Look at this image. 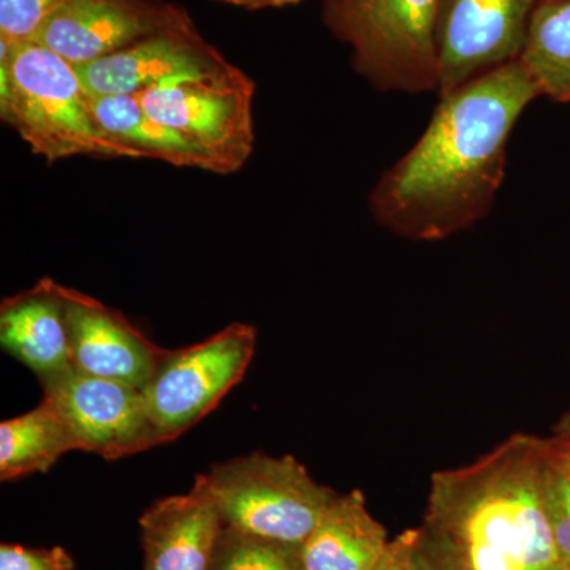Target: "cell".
<instances>
[{"label": "cell", "mask_w": 570, "mask_h": 570, "mask_svg": "<svg viewBox=\"0 0 570 570\" xmlns=\"http://www.w3.org/2000/svg\"><path fill=\"white\" fill-rule=\"evenodd\" d=\"M538 97L520 59L441 96L425 132L371 190L374 219L415 242L478 224L504 181L510 134Z\"/></svg>", "instance_id": "obj_1"}, {"label": "cell", "mask_w": 570, "mask_h": 570, "mask_svg": "<svg viewBox=\"0 0 570 570\" xmlns=\"http://www.w3.org/2000/svg\"><path fill=\"white\" fill-rule=\"evenodd\" d=\"M542 438L515 433L468 466L431 479L428 532L471 570L560 564L540 487Z\"/></svg>", "instance_id": "obj_2"}, {"label": "cell", "mask_w": 570, "mask_h": 570, "mask_svg": "<svg viewBox=\"0 0 570 570\" xmlns=\"http://www.w3.org/2000/svg\"><path fill=\"white\" fill-rule=\"evenodd\" d=\"M0 116L48 164L137 159L100 129L77 66L33 40H0Z\"/></svg>", "instance_id": "obj_3"}, {"label": "cell", "mask_w": 570, "mask_h": 570, "mask_svg": "<svg viewBox=\"0 0 570 570\" xmlns=\"http://www.w3.org/2000/svg\"><path fill=\"white\" fill-rule=\"evenodd\" d=\"M444 0H324V18L352 50L355 70L381 91H438Z\"/></svg>", "instance_id": "obj_4"}, {"label": "cell", "mask_w": 570, "mask_h": 570, "mask_svg": "<svg viewBox=\"0 0 570 570\" xmlns=\"http://www.w3.org/2000/svg\"><path fill=\"white\" fill-rule=\"evenodd\" d=\"M204 475L225 527L294 546L305 543L337 498L292 455L254 453Z\"/></svg>", "instance_id": "obj_5"}, {"label": "cell", "mask_w": 570, "mask_h": 570, "mask_svg": "<svg viewBox=\"0 0 570 570\" xmlns=\"http://www.w3.org/2000/svg\"><path fill=\"white\" fill-rule=\"evenodd\" d=\"M254 92L249 75L236 67L220 77L164 82L135 97L204 154L212 174L232 175L254 151Z\"/></svg>", "instance_id": "obj_6"}, {"label": "cell", "mask_w": 570, "mask_h": 570, "mask_svg": "<svg viewBox=\"0 0 570 570\" xmlns=\"http://www.w3.org/2000/svg\"><path fill=\"white\" fill-rule=\"evenodd\" d=\"M255 343L254 326L232 324L204 343L167 351L141 390L163 444L200 422L242 381Z\"/></svg>", "instance_id": "obj_7"}, {"label": "cell", "mask_w": 570, "mask_h": 570, "mask_svg": "<svg viewBox=\"0 0 570 570\" xmlns=\"http://www.w3.org/2000/svg\"><path fill=\"white\" fill-rule=\"evenodd\" d=\"M77 450L118 460L163 444L140 389L69 367L41 381Z\"/></svg>", "instance_id": "obj_8"}, {"label": "cell", "mask_w": 570, "mask_h": 570, "mask_svg": "<svg viewBox=\"0 0 570 570\" xmlns=\"http://www.w3.org/2000/svg\"><path fill=\"white\" fill-rule=\"evenodd\" d=\"M540 0H444L438 28L439 96L519 61Z\"/></svg>", "instance_id": "obj_9"}, {"label": "cell", "mask_w": 570, "mask_h": 570, "mask_svg": "<svg viewBox=\"0 0 570 570\" xmlns=\"http://www.w3.org/2000/svg\"><path fill=\"white\" fill-rule=\"evenodd\" d=\"M183 7L165 0H70L41 22L31 40L86 66L159 33L193 28Z\"/></svg>", "instance_id": "obj_10"}, {"label": "cell", "mask_w": 570, "mask_h": 570, "mask_svg": "<svg viewBox=\"0 0 570 570\" xmlns=\"http://www.w3.org/2000/svg\"><path fill=\"white\" fill-rule=\"evenodd\" d=\"M77 69L91 96H137L168 81L220 77L236 66L193 26L149 37Z\"/></svg>", "instance_id": "obj_11"}, {"label": "cell", "mask_w": 570, "mask_h": 570, "mask_svg": "<svg viewBox=\"0 0 570 570\" xmlns=\"http://www.w3.org/2000/svg\"><path fill=\"white\" fill-rule=\"evenodd\" d=\"M71 366L132 387L145 389L167 354L119 311L62 285Z\"/></svg>", "instance_id": "obj_12"}, {"label": "cell", "mask_w": 570, "mask_h": 570, "mask_svg": "<svg viewBox=\"0 0 570 570\" xmlns=\"http://www.w3.org/2000/svg\"><path fill=\"white\" fill-rule=\"evenodd\" d=\"M140 527L145 570H208L225 524L202 474L189 493L154 502Z\"/></svg>", "instance_id": "obj_13"}, {"label": "cell", "mask_w": 570, "mask_h": 570, "mask_svg": "<svg viewBox=\"0 0 570 570\" xmlns=\"http://www.w3.org/2000/svg\"><path fill=\"white\" fill-rule=\"evenodd\" d=\"M0 344L41 381L71 367L62 284L43 277L29 291L3 299Z\"/></svg>", "instance_id": "obj_14"}, {"label": "cell", "mask_w": 570, "mask_h": 570, "mask_svg": "<svg viewBox=\"0 0 570 570\" xmlns=\"http://www.w3.org/2000/svg\"><path fill=\"white\" fill-rule=\"evenodd\" d=\"M389 547L387 531L370 512L365 494H337L302 546L305 570H374Z\"/></svg>", "instance_id": "obj_15"}, {"label": "cell", "mask_w": 570, "mask_h": 570, "mask_svg": "<svg viewBox=\"0 0 570 570\" xmlns=\"http://www.w3.org/2000/svg\"><path fill=\"white\" fill-rule=\"evenodd\" d=\"M91 96V94H89ZM94 118L112 141L137 159H156L181 168L209 171L204 154L186 138L154 119L135 96H91Z\"/></svg>", "instance_id": "obj_16"}, {"label": "cell", "mask_w": 570, "mask_h": 570, "mask_svg": "<svg viewBox=\"0 0 570 570\" xmlns=\"http://www.w3.org/2000/svg\"><path fill=\"white\" fill-rule=\"evenodd\" d=\"M77 450L61 415L48 401L0 425V479L3 482L47 472L63 453Z\"/></svg>", "instance_id": "obj_17"}, {"label": "cell", "mask_w": 570, "mask_h": 570, "mask_svg": "<svg viewBox=\"0 0 570 570\" xmlns=\"http://www.w3.org/2000/svg\"><path fill=\"white\" fill-rule=\"evenodd\" d=\"M520 61L540 96L570 104V0H540Z\"/></svg>", "instance_id": "obj_18"}, {"label": "cell", "mask_w": 570, "mask_h": 570, "mask_svg": "<svg viewBox=\"0 0 570 570\" xmlns=\"http://www.w3.org/2000/svg\"><path fill=\"white\" fill-rule=\"evenodd\" d=\"M208 570H305L302 546L225 527Z\"/></svg>", "instance_id": "obj_19"}, {"label": "cell", "mask_w": 570, "mask_h": 570, "mask_svg": "<svg viewBox=\"0 0 570 570\" xmlns=\"http://www.w3.org/2000/svg\"><path fill=\"white\" fill-rule=\"evenodd\" d=\"M540 487L558 561L570 569V460L551 444L549 438H542Z\"/></svg>", "instance_id": "obj_20"}, {"label": "cell", "mask_w": 570, "mask_h": 570, "mask_svg": "<svg viewBox=\"0 0 570 570\" xmlns=\"http://www.w3.org/2000/svg\"><path fill=\"white\" fill-rule=\"evenodd\" d=\"M70 0H0V40H31L41 22Z\"/></svg>", "instance_id": "obj_21"}, {"label": "cell", "mask_w": 570, "mask_h": 570, "mask_svg": "<svg viewBox=\"0 0 570 570\" xmlns=\"http://www.w3.org/2000/svg\"><path fill=\"white\" fill-rule=\"evenodd\" d=\"M73 560L62 547L28 549L22 546H0V570H73Z\"/></svg>", "instance_id": "obj_22"}, {"label": "cell", "mask_w": 570, "mask_h": 570, "mask_svg": "<svg viewBox=\"0 0 570 570\" xmlns=\"http://www.w3.org/2000/svg\"><path fill=\"white\" fill-rule=\"evenodd\" d=\"M414 558L419 570H471L430 532L414 531Z\"/></svg>", "instance_id": "obj_23"}, {"label": "cell", "mask_w": 570, "mask_h": 570, "mask_svg": "<svg viewBox=\"0 0 570 570\" xmlns=\"http://www.w3.org/2000/svg\"><path fill=\"white\" fill-rule=\"evenodd\" d=\"M374 570H419L414 558V531L404 532L389 542Z\"/></svg>", "instance_id": "obj_24"}, {"label": "cell", "mask_w": 570, "mask_h": 570, "mask_svg": "<svg viewBox=\"0 0 570 570\" xmlns=\"http://www.w3.org/2000/svg\"><path fill=\"white\" fill-rule=\"evenodd\" d=\"M549 439L551 444L570 460V409L554 425L553 434Z\"/></svg>", "instance_id": "obj_25"}, {"label": "cell", "mask_w": 570, "mask_h": 570, "mask_svg": "<svg viewBox=\"0 0 570 570\" xmlns=\"http://www.w3.org/2000/svg\"><path fill=\"white\" fill-rule=\"evenodd\" d=\"M303 0H225L228 6L247 10L281 9V7L295 6Z\"/></svg>", "instance_id": "obj_26"}, {"label": "cell", "mask_w": 570, "mask_h": 570, "mask_svg": "<svg viewBox=\"0 0 570 570\" xmlns=\"http://www.w3.org/2000/svg\"><path fill=\"white\" fill-rule=\"evenodd\" d=\"M550 570H570V569L564 568V566L557 564V566H554V568H551Z\"/></svg>", "instance_id": "obj_27"}, {"label": "cell", "mask_w": 570, "mask_h": 570, "mask_svg": "<svg viewBox=\"0 0 570 570\" xmlns=\"http://www.w3.org/2000/svg\"><path fill=\"white\" fill-rule=\"evenodd\" d=\"M219 2H223V3H224V2H225V0H219Z\"/></svg>", "instance_id": "obj_28"}]
</instances>
